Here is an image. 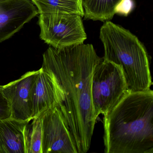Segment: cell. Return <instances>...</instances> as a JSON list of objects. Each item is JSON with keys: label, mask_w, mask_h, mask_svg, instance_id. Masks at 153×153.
Here are the masks:
<instances>
[{"label": "cell", "mask_w": 153, "mask_h": 153, "mask_svg": "<svg viewBox=\"0 0 153 153\" xmlns=\"http://www.w3.org/2000/svg\"><path fill=\"white\" fill-rule=\"evenodd\" d=\"M30 103L33 119L40 117L58 105L56 86L51 76L42 68L32 87Z\"/></svg>", "instance_id": "obj_9"}, {"label": "cell", "mask_w": 153, "mask_h": 153, "mask_svg": "<svg viewBox=\"0 0 153 153\" xmlns=\"http://www.w3.org/2000/svg\"><path fill=\"white\" fill-rule=\"evenodd\" d=\"M121 0H83L85 19L94 21L111 19L115 9Z\"/></svg>", "instance_id": "obj_12"}, {"label": "cell", "mask_w": 153, "mask_h": 153, "mask_svg": "<svg viewBox=\"0 0 153 153\" xmlns=\"http://www.w3.org/2000/svg\"><path fill=\"white\" fill-rule=\"evenodd\" d=\"M134 6L133 0H121L115 8V13L126 16L132 11Z\"/></svg>", "instance_id": "obj_15"}, {"label": "cell", "mask_w": 153, "mask_h": 153, "mask_svg": "<svg viewBox=\"0 0 153 153\" xmlns=\"http://www.w3.org/2000/svg\"><path fill=\"white\" fill-rule=\"evenodd\" d=\"M38 14L31 0H0V43L13 36Z\"/></svg>", "instance_id": "obj_7"}, {"label": "cell", "mask_w": 153, "mask_h": 153, "mask_svg": "<svg viewBox=\"0 0 153 153\" xmlns=\"http://www.w3.org/2000/svg\"><path fill=\"white\" fill-rule=\"evenodd\" d=\"M128 91L121 67L102 59L92 77V102L96 119L112 109Z\"/></svg>", "instance_id": "obj_4"}, {"label": "cell", "mask_w": 153, "mask_h": 153, "mask_svg": "<svg viewBox=\"0 0 153 153\" xmlns=\"http://www.w3.org/2000/svg\"><path fill=\"white\" fill-rule=\"evenodd\" d=\"M105 153H153V91H128L104 115Z\"/></svg>", "instance_id": "obj_2"}, {"label": "cell", "mask_w": 153, "mask_h": 153, "mask_svg": "<svg viewBox=\"0 0 153 153\" xmlns=\"http://www.w3.org/2000/svg\"><path fill=\"white\" fill-rule=\"evenodd\" d=\"M11 116L8 102L2 92V86L0 85V120L7 119Z\"/></svg>", "instance_id": "obj_14"}, {"label": "cell", "mask_w": 153, "mask_h": 153, "mask_svg": "<svg viewBox=\"0 0 153 153\" xmlns=\"http://www.w3.org/2000/svg\"><path fill=\"white\" fill-rule=\"evenodd\" d=\"M39 14H75L84 16L83 0H31Z\"/></svg>", "instance_id": "obj_11"}, {"label": "cell", "mask_w": 153, "mask_h": 153, "mask_svg": "<svg viewBox=\"0 0 153 153\" xmlns=\"http://www.w3.org/2000/svg\"><path fill=\"white\" fill-rule=\"evenodd\" d=\"M81 17L75 14H39L40 37L57 49L83 44L87 35Z\"/></svg>", "instance_id": "obj_5"}, {"label": "cell", "mask_w": 153, "mask_h": 153, "mask_svg": "<svg viewBox=\"0 0 153 153\" xmlns=\"http://www.w3.org/2000/svg\"><path fill=\"white\" fill-rule=\"evenodd\" d=\"M25 125L24 131L25 153H42V124L41 117L35 118Z\"/></svg>", "instance_id": "obj_13"}, {"label": "cell", "mask_w": 153, "mask_h": 153, "mask_svg": "<svg viewBox=\"0 0 153 153\" xmlns=\"http://www.w3.org/2000/svg\"><path fill=\"white\" fill-rule=\"evenodd\" d=\"M105 60L119 65L130 92L150 89L153 85L149 58L143 44L129 30L109 20L100 29Z\"/></svg>", "instance_id": "obj_3"}, {"label": "cell", "mask_w": 153, "mask_h": 153, "mask_svg": "<svg viewBox=\"0 0 153 153\" xmlns=\"http://www.w3.org/2000/svg\"><path fill=\"white\" fill-rule=\"evenodd\" d=\"M39 70L29 71L19 79L2 86V92L7 98L10 118L22 121H30L32 118L30 108V95Z\"/></svg>", "instance_id": "obj_8"}, {"label": "cell", "mask_w": 153, "mask_h": 153, "mask_svg": "<svg viewBox=\"0 0 153 153\" xmlns=\"http://www.w3.org/2000/svg\"><path fill=\"white\" fill-rule=\"evenodd\" d=\"M28 122L0 120V153H25L24 131Z\"/></svg>", "instance_id": "obj_10"}, {"label": "cell", "mask_w": 153, "mask_h": 153, "mask_svg": "<svg viewBox=\"0 0 153 153\" xmlns=\"http://www.w3.org/2000/svg\"><path fill=\"white\" fill-rule=\"evenodd\" d=\"M42 124V153H78L73 136L58 106L40 116Z\"/></svg>", "instance_id": "obj_6"}, {"label": "cell", "mask_w": 153, "mask_h": 153, "mask_svg": "<svg viewBox=\"0 0 153 153\" xmlns=\"http://www.w3.org/2000/svg\"><path fill=\"white\" fill-rule=\"evenodd\" d=\"M42 68L51 78L58 93V108L74 138L78 153L89 150L97 119L92 102L93 72L102 60L92 44L49 47Z\"/></svg>", "instance_id": "obj_1"}]
</instances>
